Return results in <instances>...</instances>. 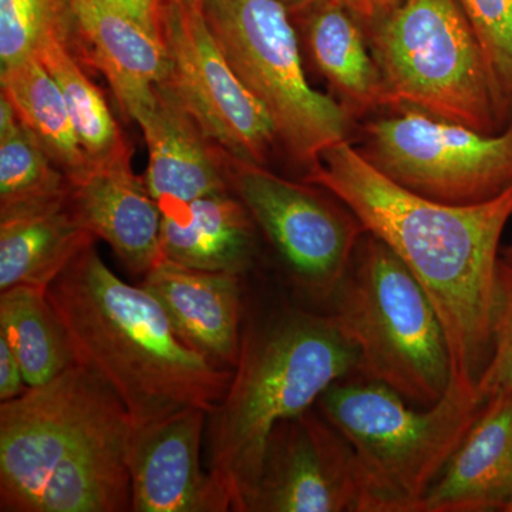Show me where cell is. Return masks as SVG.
I'll list each match as a JSON object with an SVG mask.
<instances>
[{
    "mask_svg": "<svg viewBox=\"0 0 512 512\" xmlns=\"http://www.w3.org/2000/svg\"><path fill=\"white\" fill-rule=\"evenodd\" d=\"M356 363L332 315L292 309L242 330L231 382L205 430L207 471L231 511L245 512L275 427L312 409L329 386L356 372Z\"/></svg>",
    "mask_w": 512,
    "mask_h": 512,
    "instance_id": "277c9868",
    "label": "cell"
},
{
    "mask_svg": "<svg viewBox=\"0 0 512 512\" xmlns=\"http://www.w3.org/2000/svg\"><path fill=\"white\" fill-rule=\"evenodd\" d=\"M305 181L332 192L412 272L439 316L451 376L477 382L491 355L495 281L501 238L512 217V185L480 204H443L384 177L349 140L323 151Z\"/></svg>",
    "mask_w": 512,
    "mask_h": 512,
    "instance_id": "6da1fadb",
    "label": "cell"
},
{
    "mask_svg": "<svg viewBox=\"0 0 512 512\" xmlns=\"http://www.w3.org/2000/svg\"><path fill=\"white\" fill-rule=\"evenodd\" d=\"M204 15L221 52L274 124L279 147L306 173L323 151L349 140L352 119L338 100L313 89L301 39L276 0H207Z\"/></svg>",
    "mask_w": 512,
    "mask_h": 512,
    "instance_id": "ba28073f",
    "label": "cell"
},
{
    "mask_svg": "<svg viewBox=\"0 0 512 512\" xmlns=\"http://www.w3.org/2000/svg\"><path fill=\"white\" fill-rule=\"evenodd\" d=\"M70 6L74 52L106 77L126 119L136 121L170 74L165 43L103 0H70Z\"/></svg>",
    "mask_w": 512,
    "mask_h": 512,
    "instance_id": "9a60e30c",
    "label": "cell"
},
{
    "mask_svg": "<svg viewBox=\"0 0 512 512\" xmlns=\"http://www.w3.org/2000/svg\"><path fill=\"white\" fill-rule=\"evenodd\" d=\"M79 365L109 384L134 429L187 409H214L232 370L185 345L167 313L143 286L128 285L83 249L46 291Z\"/></svg>",
    "mask_w": 512,
    "mask_h": 512,
    "instance_id": "3957f363",
    "label": "cell"
},
{
    "mask_svg": "<svg viewBox=\"0 0 512 512\" xmlns=\"http://www.w3.org/2000/svg\"><path fill=\"white\" fill-rule=\"evenodd\" d=\"M134 423L92 370L73 365L0 404V511H133Z\"/></svg>",
    "mask_w": 512,
    "mask_h": 512,
    "instance_id": "7a4b0ae2",
    "label": "cell"
},
{
    "mask_svg": "<svg viewBox=\"0 0 512 512\" xmlns=\"http://www.w3.org/2000/svg\"><path fill=\"white\" fill-rule=\"evenodd\" d=\"M70 197V195H69ZM96 238L74 217L69 198L0 217V292H46Z\"/></svg>",
    "mask_w": 512,
    "mask_h": 512,
    "instance_id": "44dd1931",
    "label": "cell"
},
{
    "mask_svg": "<svg viewBox=\"0 0 512 512\" xmlns=\"http://www.w3.org/2000/svg\"><path fill=\"white\" fill-rule=\"evenodd\" d=\"M503 258L505 259V261L510 262V264H512V244L510 245V247L504 249Z\"/></svg>",
    "mask_w": 512,
    "mask_h": 512,
    "instance_id": "d6a6232c",
    "label": "cell"
},
{
    "mask_svg": "<svg viewBox=\"0 0 512 512\" xmlns=\"http://www.w3.org/2000/svg\"><path fill=\"white\" fill-rule=\"evenodd\" d=\"M208 412L187 409L134 429L130 476L134 512H227V495L201 468Z\"/></svg>",
    "mask_w": 512,
    "mask_h": 512,
    "instance_id": "4fadbf2b",
    "label": "cell"
},
{
    "mask_svg": "<svg viewBox=\"0 0 512 512\" xmlns=\"http://www.w3.org/2000/svg\"><path fill=\"white\" fill-rule=\"evenodd\" d=\"M103 2L130 16L164 42V19L171 0H103Z\"/></svg>",
    "mask_w": 512,
    "mask_h": 512,
    "instance_id": "f1b7e54d",
    "label": "cell"
},
{
    "mask_svg": "<svg viewBox=\"0 0 512 512\" xmlns=\"http://www.w3.org/2000/svg\"><path fill=\"white\" fill-rule=\"evenodd\" d=\"M36 56L59 84L90 163L104 165L131 160L126 137L111 114L103 93L84 72L72 40H47Z\"/></svg>",
    "mask_w": 512,
    "mask_h": 512,
    "instance_id": "d4e9b609",
    "label": "cell"
},
{
    "mask_svg": "<svg viewBox=\"0 0 512 512\" xmlns=\"http://www.w3.org/2000/svg\"><path fill=\"white\" fill-rule=\"evenodd\" d=\"M245 512H379L348 439L313 409L272 431Z\"/></svg>",
    "mask_w": 512,
    "mask_h": 512,
    "instance_id": "7c38bea8",
    "label": "cell"
},
{
    "mask_svg": "<svg viewBox=\"0 0 512 512\" xmlns=\"http://www.w3.org/2000/svg\"><path fill=\"white\" fill-rule=\"evenodd\" d=\"M0 89L72 184L93 167L80 144L62 90L39 57L0 70Z\"/></svg>",
    "mask_w": 512,
    "mask_h": 512,
    "instance_id": "7402d4cb",
    "label": "cell"
},
{
    "mask_svg": "<svg viewBox=\"0 0 512 512\" xmlns=\"http://www.w3.org/2000/svg\"><path fill=\"white\" fill-rule=\"evenodd\" d=\"M504 512H512V497H511L510 503H508L507 507H505Z\"/></svg>",
    "mask_w": 512,
    "mask_h": 512,
    "instance_id": "e575fe53",
    "label": "cell"
},
{
    "mask_svg": "<svg viewBox=\"0 0 512 512\" xmlns=\"http://www.w3.org/2000/svg\"><path fill=\"white\" fill-rule=\"evenodd\" d=\"M512 497V390L485 400L417 512L504 511Z\"/></svg>",
    "mask_w": 512,
    "mask_h": 512,
    "instance_id": "ac0fdd59",
    "label": "cell"
},
{
    "mask_svg": "<svg viewBox=\"0 0 512 512\" xmlns=\"http://www.w3.org/2000/svg\"><path fill=\"white\" fill-rule=\"evenodd\" d=\"M330 303L363 379L421 407L439 402L451 380L446 335L429 296L392 249L366 232Z\"/></svg>",
    "mask_w": 512,
    "mask_h": 512,
    "instance_id": "8992f818",
    "label": "cell"
},
{
    "mask_svg": "<svg viewBox=\"0 0 512 512\" xmlns=\"http://www.w3.org/2000/svg\"><path fill=\"white\" fill-rule=\"evenodd\" d=\"M70 192L72 181L0 94V217L56 204Z\"/></svg>",
    "mask_w": 512,
    "mask_h": 512,
    "instance_id": "603a6c76",
    "label": "cell"
},
{
    "mask_svg": "<svg viewBox=\"0 0 512 512\" xmlns=\"http://www.w3.org/2000/svg\"><path fill=\"white\" fill-rule=\"evenodd\" d=\"M72 36L70 0H0V70L36 56L47 40Z\"/></svg>",
    "mask_w": 512,
    "mask_h": 512,
    "instance_id": "484cf974",
    "label": "cell"
},
{
    "mask_svg": "<svg viewBox=\"0 0 512 512\" xmlns=\"http://www.w3.org/2000/svg\"><path fill=\"white\" fill-rule=\"evenodd\" d=\"M148 148L146 184L161 215L190 202L231 190L228 154L202 131L165 84L137 117Z\"/></svg>",
    "mask_w": 512,
    "mask_h": 512,
    "instance_id": "5bb4252c",
    "label": "cell"
},
{
    "mask_svg": "<svg viewBox=\"0 0 512 512\" xmlns=\"http://www.w3.org/2000/svg\"><path fill=\"white\" fill-rule=\"evenodd\" d=\"M291 16L313 66L350 119L392 107L362 16L348 0H319Z\"/></svg>",
    "mask_w": 512,
    "mask_h": 512,
    "instance_id": "d6986e66",
    "label": "cell"
},
{
    "mask_svg": "<svg viewBox=\"0 0 512 512\" xmlns=\"http://www.w3.org/2000/svg\"><path fill=\"white\" fill-rule=\"evenodd\" d=\"M170 74L163 83L212 143L235 160L268 167L278 144L274 124L229 66L204 8L171 0L164 19Z\"/></svg>",
    "mask_w": 512,
    "mask_h": 512,
    "instance_id": "8fae6325",
    "label": "cell"
},
{
    "mask_svg": "<svg viewBox=\"0 0 512 512\" xmlns=\"http://www.w3.org/2000/svg\"><path fill=\"white\" fill-rule=\"evenodd\" d=\"M0 336L18 357L29 387L52 382L77 363L69 335L46 292L33 288L0 292Z\"/></svg>",
    "mask_w": 512,
    "mask_h": 512,
    "instance_id": "cb8c5ba5",
    "label": "cell"
},
{
    "mask_svg": "<svg viewBox=\"0 0 512 512\" xmlns=\"http://www.w3.org/2000/svg\"><path fill=\"white\" fill-rule=\"evenodd\" d=\"M69 205L82 227L107 242L134 275H146L164 258L160 207L131 160L93 165L72 184Z\"/></svg>",
    "mask_w": 512,
    "mask_h": 512,
    "instance_id": "e0dca14e",
    "label": "cell"
},
{
    "mask_svg": "<svg viewBox=\"0 0 512 512\" xmlns=\"http://www.w3.org/2000/svg\"><path fill=\"white\" fill-rule=\"evenodd\" d=\"M255 225L232 190L205 195L161 215V251L187 268L242 275L254 254Z\"/></svg>",
    "mask_w": 512,
    "mask_h": 512,
    "instance_id": "ffe728a7",
    "label": "cell"
},
{
    "mask_svg": "<svg viewBox=\"0 0 512 512\" xmlns=\"http://www.w3.org/2000/svg\"><path fill=\"white\" fill-rule=\"evenodd\" d=\"M396 0H353L356 12L362 16V19L373 18L379 15L383 10L390 8Z\"/></svg>",
    "mask_w": 512,
    "mask_h": 512,
    "instance_id": "4dcf8cb0",
    "label": "cell"
},
{
    "mask_svg": "<svg viewBox=\"0 0 512 512\" xmlns=\"http://www.w3.org/2000/svg\"><path fill=\"white\" fill-rule=\"evenodd\" d=\"M187 2L194 3V5L201 6V8H204V3L207 2V0H187Z\"/></svg>",
    "mask_w": 512,
    "mask_h": 512,
    "instance_id": "836d02e7",
    "label": "cell"
},
{
    "mask_svg": "<svg viewBox=\"0 0 512 512\" xmlns=\"http://www.w3.org/2000/svg\"><path fill=\"white\" fill-rule=\"evenodd\" d=\"M484 404L476 380L454 376L439 402L423 410L382 383L348 377L316 402L355 450L379 512L419 510Z\"/></svg>",
    "mask_w": 512,
    "mask_h": 512,
    "instance_id": "5b68a950",
    "label": "cell"
},
{
    "mask_svg": "<svg viewBox=\"0 0 512 512\" xmlns=\"http://www.w3.org/2000/svg\"><path fill=\"white\" fill-rule=\"evenodd\" d=\"M276 2L284 5L285 8L289 10V13H295L298 12V10L308 8L312 3L319 2V0H276ZM348 2L352 5V8L355 9V3H353V0H348Z\"/></svg>",
    "mask_w": 512,
    "mask_h": 512,
    "instance_id": "1f68e13d",
    "label": "cell"
},
{
    "mask_svg": "<svg viewBox=\"0 0 512 512\" xmlns=\"http://www.w3.org/2000/svg\"><path fill=\"white\" fill-rule=\"evenodd\" d=\"M241 275L198 271L161 259L143 286L163 306L185 345L212 365L232 370L241 349Z\"/></svg>",
    "mask_w": 512,
    "mask_h": 512,
    "instance_id": "2e32d148",
    "label": "cell"
},
{
    "mask_svg": "<svg viewBox=\"0 0 512 512\" xmlns=\"http://www.w3.org/2000/svg\"><path fill=\"white\" fill-rule=\"evenodd\" d=\"M29 389L22 367L8 340L0 336V402H9Z\"/></svg>",
    "mask_w": 512,
    "mask_h": 512,
    "instance_id": "f546056e",
    "label": "cell"
},
{
    "mask_svg": "<svg viewBox=\"0 0 512 512\" xmlns=\"http://www.w3.org/2000/svg\"><path fill=\"white\" fill-rule=\"evenodd\" d=\"M485 400L512 390V264L500 259L491 318V355L477 380Z\"/></svg>",
    "mask_w": 512,
    "mask_h": 512,
    "instance_id": "83f0119b",
    "label": "cell"
},
{
    "mask_svg": "<svg viewBox=\"0 0 512 512\" xmlns=\"http://www.w3.org/2000/svg\"><path fill=\"white\" fill-rule=\"evenodd\" d=\"M363 25L390 109L414 107L481 133L504 130L483 50L457 0H396Z\"/></svg>",
    "mask_w": 512,
    "mask_h": 512,
    "instance_id": "52a82bcc",
    "label": "cell"
},
{
    "mask_svg": "<svg viewBox=\"0 0 512 512\" xmlns=\"http://www.w3.org/2000/svg\"><path fill=\"white\" fill-rule=\"evenodd\" d=\"M483 50L498 114L512 117V0H457Z\"/></svg>",
    "mask_w": 512,
    "mask_h": 512,
    "instance_id": "4316f807",
    "label": "cell"
},
{
    "mask_svg": "<svg viewBox=\"0 0 512 512\" xmlns=\"http://www.w3.org/2000/svg\"><path fill=\"white\" fill-rule=\"evenodd\" d=\"M367 121L360 156L406 190L450 205L490 201L512 185V121L495 134L414 107Z\"/></svg>",
    "mask_w": 512,
    "mask_h": 512,
    "instance_id": "9c48e42d",
    "label": "cell"
},
{
    "mask_svg": "<svg viewBox=\"0 0 512 512\" xmlns=\"http://www.w3.org/2000/svg\"><path fill=\"white\" fill-rule=\"evenodd\" d=\"M229 185L274 245L296 284L329 301L348 272L362 222L332 192L228 156Z\"/></svg>",
    "mask_w": 512,
    "mask_h": 512,
    "instance_id": "30bf717a",
    "label": "cell"
}]
</instances>
